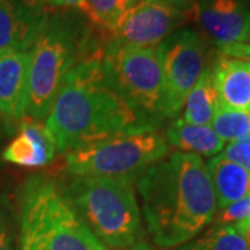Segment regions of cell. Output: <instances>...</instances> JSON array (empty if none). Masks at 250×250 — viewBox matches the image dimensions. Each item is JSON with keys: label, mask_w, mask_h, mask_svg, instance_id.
I'll return each instance as SVG.
<instances>
[{"label": "cell", "mask_w": 250, "mask_h": 250, "mask_svg": "<svg viewBox=\"0 0 250 250\" xmlns=\"http://www.w3.org/2000/svg\"><path fill=\"white\" fill-rule=\"evenodd\" d=\"M138 192L147 231L163 249L195 238L218 208L205 160L192 153L154 163L138 178Z\"/></svg>", "instance_id": "cell-1"}, {"label": "cell", "mask_w": 250, "mask_h": 250, "mask_svg": "<svg viewBox=\"0 0 250 250\" xmlns=\"http://www.w3.org/2000/svg\"><path fill=\"white\" fill-rule=\"evenodd\" d=\"M102 53L72 67L46 116L56 152L68 153L116 135L154 129L110 85Z\"/></svg>", "instance_id": "cell-2"}, {"label": "cell", "mask_w": 250, "mask_h": 250, "mask_svg": "<svg viewBox=\"0 0 250 250\" xmlns=\"http://www.w3.org/2000/svg\"><path fill=\"white\" fill-rule=\"evenodd\" d=\"M75 13H46L27 49V116L43 121L72 67L103 49L92 47V32ZM86 18V17H85Z\"/></svg>", "instance_id": "cell-3"}, {"label": "cell", "mask_w": 250, "mask_h": 250, "mask_svg": "<svg viewBox=\"0 0 250 250\" xmlns=\"http://www.w3.org/2000/svg\"><path fill=\"white\" fill-rule=\"evenodd\" d=\"M20 206L21 250H108L52 179H28Z\"/></svg>", "instance_id": "cell-4"}, {"label": "cell", "mask_w": 250, "mask_h": 250, "mask_svg": "<svg viewBox=\"0 0 250 250\" xmlns=\"http://www.w3.org/2000/svg\"><path fill=\"white\" fill-rule=\"evenodd\" d=\"M62 193L104 246L121 250L142 241L134 181L72 175Z\"/></svg>", "instance_id": "cell-5"}, {"label": "cell", "mask_w": 250, "mask_h": 250, "mask_svg": "<svg viewBox=\"0 0 250 250\" xmlns=\"http://www.w3.org/2000/svg\"><path fill=\"white\" fill-rule=\"evenodd\" d=\"M102 62L114 90L145 124L157 129L168 117L164 78L156 49L110 41L103 47Z\"/></svg>", "instance_id": "cell-6"}, {"label": "cell", "mask_w": 250, "mask_h": 250, "mask_svg": "<svg viewBox=\"0 0 250 250\" xmlns=\"http://www.w3.org/2000/svg\"><path fill=\"white\" fill-rule=\"evenodd\" d=\"M168 154L164 135L157 129H139L68 152L65 167L71 175L134 181Z\"/></svg>", "instance_id": "cell-7"}, {"label": "cell", "mask_w": 250, "mask_h": 250, "mask_svg": "<svg viewBox=\"0 0 250 250\" xmlns=\"http://www.w3.org/2000/svg\"><path fill=\"white\" fill-rule=\"evenodd\" d=\"M166 86L167 117L182 111L184 103L206 68V46L192 29H178L156 47Z\"/></svg>", "instance_id": "cell-8"}, {"label": "cell", "mask_w": 250, "mask_h": 250, "mask_svg": "<svg viewBox=\"0 0 250 250\" xmlns=\"http://www.w3.org/2000/svg\"><path fill=\"white\" fill-rule=\"evenodd\" d=\"M192 16V11L147 1L126 13L111 41L125 46L153 47L178 31Z\"/></svg>", "instance_id": "cell-9"}, {"label": "cell", "mask_w": 250, "mask_h": 250, "mask_svg": "<svg viewBox=\"0 0 250 250\" xmlns=\"http://www.w3.org/2000/svg\"><path fill=\"white\" fill-rule=\"evenodd\" d=\"M250 7L245 0H196L193 16L221 49L245 43Z\"/></svg>", "instance_id": "cell-10"}, {"label": "cell", "mask_w": 250, "mask_h": 250, "mask_svg": "<svg viewBox=\"0 0 250 250\" xmlns=\"http://www.w3.org/2000/svg\"><path fill=\"white\" fill-rule=\"evenodd\" d=\"M28 54L9 49L0 52V114L17 121L27 116Z\"/></svg>", "instance_id": "cell-11"}, {"label": "cell", "mask_w": 250, "mask_h": 250, "mask_svg": "<svg viewBox=\"0 0 250 250\" xmlns=\"http://www.w3.org/2000/svg\"><path fill=\"white\" fill-rule=\"evenodd\" d=\"M46 13L27 0H0V52L31 45Z\"/></svg>", "instance_id": "cell-12"}, {"label": "cell", "mask_w": 250, "mask_h": 250, "mask_svg": "<svg viewBox=\"0 0 250 250\" xmlns=\"http://www.w3.org/2000/svg\"><path fill=\"white\" fill-rule=\"evenodd\" d=\"M56 147L45 123L28 118L20 125V134L3 152V160L21 167H43L53 160Z\"/></svg>", "instance_id": "cell-13"}, {"label": "cell", "mask_w": 250, "mask_h": 250, "mask_svg": "<svg viewBox=\"0 0 250 250\" xmlns=\"http://www.w3.org/2000/svg\"><path fill=\"white\" fill-rule=\"evenodd\" d=\"M211 70L220 102L228 107L250 110V62L221 54Z\"/></svg>", "instance_id": "cell-14"}, {"label": "cell", "mask_w": 250, "mask_h": 250, "mask_svg": "<svg viewBox=\"0 0 250 250\" xmlns=\"http://www.w3.org/2000/svg\"><path fill=\"white\" fill-rule=\"evenodd\" d=\"M206 166L218 208H224L249 196L250 172L242 166L227 159L224 154L213 156Z\"/></svg>", "instance_id": "cell-15"}, {"label": "cell", "mask_w": 250, "mask_h": 250, "mask_svg": "<svg viewBox=\"0 0 250 250\" xmlns=\"http://www.w3.org/2000/svg\"><path fill=\"white\" fill-rule=\"evenodd\" d=\"M163 135L168 146L177 149V152L192 153L200 157H213L223 152L225 146L210 125L188 124L181 118L171 123Z\"/></svg>", "instance_id": "cell-16"}, {"label": "cell", "mask_w": 250, "mask_h": 250, "mask_svg": "<svg viewBox=\"0 0 250 250\" xmlns=\"http://www.w3.org/2000/svg\"><path fill=\"white\" fill-rule=\"evenodd\" d=\"M220 103L211 67L205 68L195 86L189 92L182 107L181 120L188 124L210 125Z\"/></svg>", "instance_id": "cell-17"}, {"label": "cell", "mask_w": 250, "mask_h": 250, "mask_svg": "<svg viewBox=\"0 0 250 250\" xmlns=\"http://www.w3.org/2000/svg\"><path fill=\"white\" fill-rule=\"evenodd\" d=\"M172 250H248V246L235 225H215Z\"/></svg>", "instance_id": "cell-18"}, {"label": "cell", "mask_w": 250, "mask_h": 250, "mask_svg": "<svg viewBox=\"0 0 250 250\" xmlns=\"http://www.w3.org/2000/svg\"><path fill=\"white\" fill-rule=\"evenodd\" d=\"M210 126L224 143L241 139L250 134V110L228 107L220 102Z\"/></svg>", "instance_id": "cell-19"}, {"label": "cell", "mask_w": 250, "mask_h": 250, "mask_svg": "<svg viewBox=\"0 0 250 250\" xmlns=\"http://www.w3.org/2000/svg\"><path fill=\"white\" fill-rule=\"evenodd\" d=\"M89 22L98 25L110 34L120 28L123 20L129 11L126 0H88Z\"/></svg>", "instance_id": "cell-20"}, {"label": "cell", "mask_w": 250, "mask_h": 250, "mask_svg": "<svg viewBox=\"0 0 250 250\" xmlns=\"http://www.w3.org/2000/svg\"><path fill=\"white\" fill-rule=\"evenodd\" d=\"M217 225H235L246 218H250V196H246L232 205L221 208L214 215Z\"/></svg>", "instance_id": "cell-21"}, {"label": "cell", "mask_w": 250, "mask_h": 250, "mask_svg": "<svg viewBox=\"0 0 250 250\" xmlns=\"http://www.w3.org/2000/svg\"><path fill=\"white\" fill-rule=\"evenodd\" d=\"M223 154L250 172V134L228 143L223 149Z\"/></svg>", "instance_id": "cell-22"}, {"label": "cell", "mask_w": 250, "mask_h": 250, "mask_svg": "<svg viewBox=\"0 0 250 250\" xmlns=\"http://www.w3.org/2000/svg\"><path fill=\"white\" fill-rule=\"evenodd\" d=\"M0 250H16L14 232L9 218L0 208Z\"/></svg>", "instance_id": "cell-23"}, {"label": "cell", "mask_w": 250, "mask_h": 250, "mask_svg": "<svg viewBox=\"0 0 250 250\" xmlns=\"http://www.w3.org/2000/svg\"><path fill=\"white\" fill-rule=\"evenodd\" d=\"M50 4L62 9H71L83 14L86 18H89V6L88 0H47ZM89 21V20H88Z\"/></svg>", "instance_id": "cell-24"}, {"label": "cell", "mask_w": 250, "mask_h": 250, "mask_svg": "<svg viewBox=\"0 0 250 250\" xmlns=\"http://www.w3.org/2000/svg\"><path fill=\"white\" fill-rule=\"evenodd\" d=\"M153 3H161V4H168L172 7H177L181 10H187V11H195V4L196 0H149Z\"/></svg>", "instance_id": "cell-25"}, {"label": "cell", "mask_w": 250, "mask_h": 250, "mask_svg": "<svg viewBox=\"0 0 250 250\" xmlns=\"http://www.w3.org/2000/svg\"><path fill=\"white\" fill-rule=\"evenodd\" d=\"M235 228L242 233V236L245 238V242H246L248 250H250V218H246L241 223L235 224Z\"/></svg>", "instance_id": "cell-26"}, {"label": "cell", "mask_w": 250, "mask_h": 250, "mask_svg": "<svg viewBox=\"0 0 250 250\" xmlns=\"http://www.w3.org/2000/svg\"><path fill=\"white\" fill-rule=\"evenodd\" d=\"M121 250H154L147 243L146 241H139V242H136V243H134V245H131V246H128V248H125V249H121Z\"/></svg>", "instance_id": "cell-27"}, {"label": "cell", "mask_w": 250, "mask_h": 250, "mask_svg": "<svg viewBox=\"0 0 250 250\" xmlns=\"http://www.w3.org/2000/svg\"><path fill=\"white\" fill-rule=\"evenodd\" d=\"M128 1V9H134L136 6H141L143 3H147L149 0H126Z\"/></svg>", "instance_id": "cell-28"}, {"label": "cell", "mask_w": 250, "mask_h": 250, "mask_svg": "<svg viewBox=\"0 0 250 250\" xmlns=\"http://www.w3.org/2000/svg\"><path fill=\"white\" fill-rule=\"evenodd\" d=\"M245 42H250V13L248 18V27H246V35H245Z\"/></svg>", "instance_id": "cell-29"}, {"label": "cell", "mask_w": 250, "mask_h": 250, "mask_svg": "<svg viewBox=\"0 0 250 250\" xmlns=\"http://www.w3.org/2000/svg\"><path fill=\"white\" fill-rule=\"evenodd\" d=\"M249 196H250V177H249Z\"/></svg>", "instance_id": "cell-30"}]
</instances>
